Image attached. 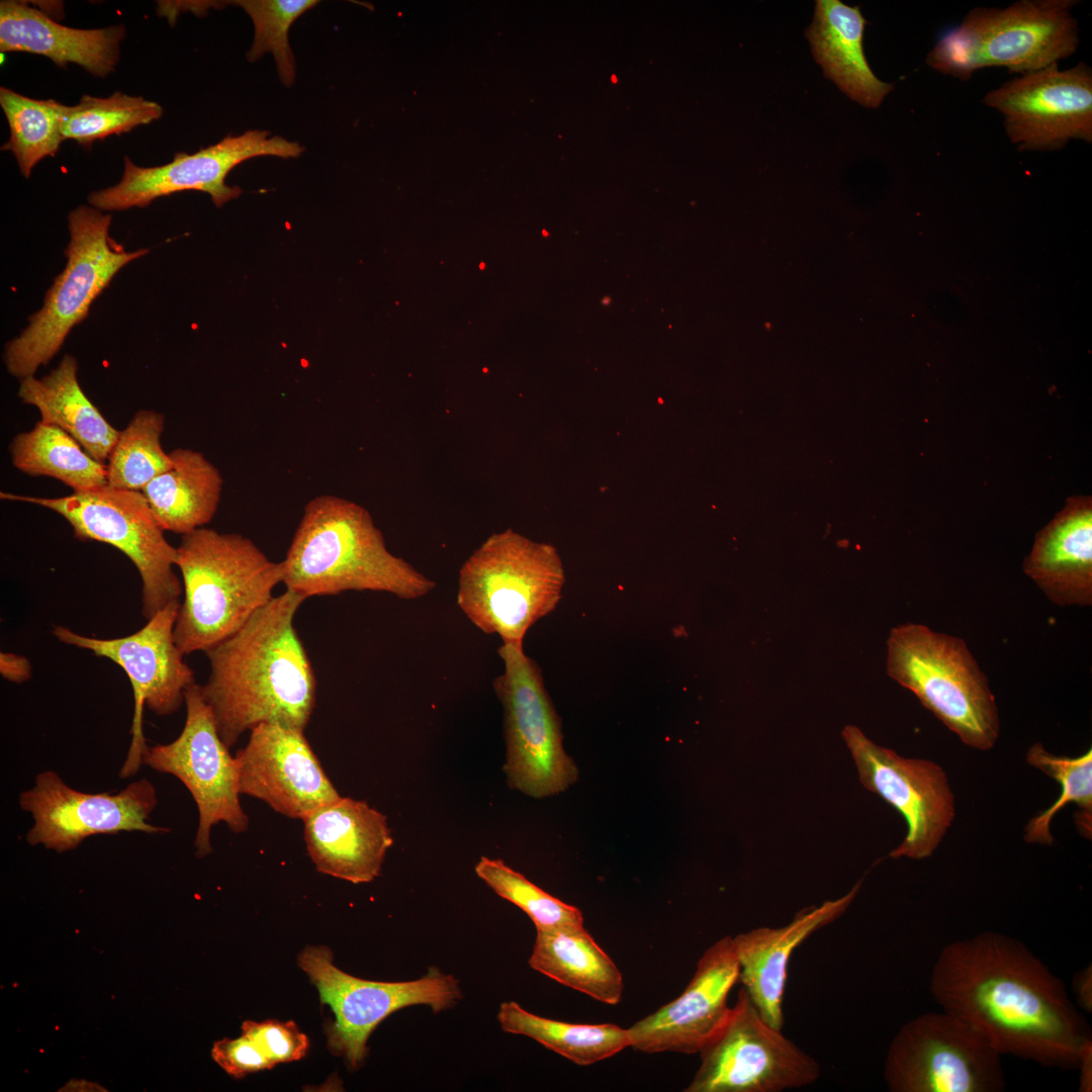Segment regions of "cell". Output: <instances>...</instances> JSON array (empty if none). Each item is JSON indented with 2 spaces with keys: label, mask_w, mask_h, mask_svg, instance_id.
I'll return each instance as SVG.
<instances>
[{
  "label": "cell",
  "mask_w": 1092,
  "mask_h": 1092,
  "mask_svg": "<svg viewBox=\"0 0 1092 1092\" xmlns=\"http://www.w3.org/2000/svg\"><path fill=\"white\" fill-rule=\"evenodd\" d=\"M943 1011L961 1017L1003 1055L1077 1070L1089 1025L1063 981L1024 943L985 931L946 944L930 976Z\"/></svg>",
  "instance_id": "cell-1"
},
{
  "label": "cell",
  "mask_w": 1092,
  "mask_h": 1092,
  "mask_svg": "<svg viewBox=\"0 0 1092 1092\" xmlns=\"http://www.w3.org/2000/svg\"><path fill=\"white\" fill-rule=\"evenodd\" d=\"M305 599L289 589L240 630L205 651L210 663L201 694L218 734L231 748L262 723L305 729L315 706L316 678L294 627Z\"/></svg>",
  "instance_id": "cell-2"
},
{
  "label": "cell",
  "mask_w": 1092,
  "mask_h": 1092,
  "mask_svg": "<svg viewBox=\"0 0 1092 1092\" xmlns=\"http://www.w3.org/2000/svg\"><path fill=\"white\" fill-rule=\"evenodd\" d=\"M281 563L282 583L305 600L349 590L416 600L436 586L433 579L389 551L364 507L332 494L306 503Z\"/></svg>",
  "instance_id": "cell-3"
},
{
  "label": "cell",
  "mask_w": 1092,
  "mask_h": 1092,
  "mask_svg": "<svg viewBox=\"0 0 1092 1092\" xmlns=\"http://www.w3.org/2000/svg\"><path fill=\"white\" fill-rule=\"evenodd\" d=\"M176 566L183 601L174 625L184 655L219 644L273 598L282 563L272 561L250 538L198 528L182 535Z\"/></svg>",
  "instance_id": "cell-4"
},
{
  "label": "cell",
  "mask_w": 1092,
  "mask_h": 1092,
  "mask_svg": "<svg viewBox=\"0 0 1092 1092\" xmlns=\"http://www.w3.org/2000/svg\"><path fill=\"white\" fill-rule=\"evenodd\" d=\"M565 572L557 550L507 529L491 534L459 569L456 603L481 632L524 644L558 606Z\"/></svg>",
  "instance_id": "cell-5"
},
{
  "label": "cell",
  "mask_w": 1092,
  "mask_h": 1092,
  "mask_svg": "<svg viewBox=\"0 0 1092 1092\" xmlns=\"http://www.w3.org/2000/svg\"><path fill=\"white\" fill-rule=\"evenodd\" d=\"M887 674L911 691L966 745L989 750L1000 734L999 711L989 680L966 642L905 623L887 640Z\"/></svg>",
  "instance_id": "cell-6"
},
{
  "label": "cell",
  "mask_w": 1092,
  "mask_h": 1092,
  "mask_svg": "<svg viewBox=\"0 0 1092 1092\" xmlns=\"http://www.w3.org/2000/svg\"><path fill=\"white\" fill-rule=\"evenodd\" d=\"M1075 0H1021L1000 8L976 7L926 56L933 70L969 80L975 71L1003 67L1030 73L1058 64L1078 49Z\"/></svg>",
  "instance_id": "cell-7"
},
{
  "label": "cell",
  "mask_w": 1092,
  "mask_h": 1092,
  "mask_svg": "<svg viewBox=\"0 0 1092 1092\" xmlns=\"http://www.w3.org/2000/svg\"><path fill=\"white\" fill-rule=\"evenodd\" d=\"M111 219V214L91 205H80L69 213L66 266L47 291L41 308L4 348L5 367L19 380L48 365L115 274L150 252H126L109 235Z\"/></svg>",
  "instance_id": "cell-8"
},
{
  "label": "cell",
  "mask_w": 1092,
  "mask_h": 1092,
  "mask_svg": "<svg viewBox=\"0 0 1092 1092\" xmlns=\"http://www.w3.org/2000/svg\"><path fill=\"white\" fill-rule=\"evenodd\" d=\"M1 499L24 502L54 511L72 527L75 538L109 544L121 551L139 571L142 614L149 620L178 602L182 582L175 574L177 547L165 538L142 490L108 484L60 497L0 493Z\"/></svg>",
  "instance_id": "cell-9"
},
{
  "label": "cell",
  "mask_w": 1092,
  "mask_h": 1092,
  "mask_svg": "<svg viewBox=\"0 0 1092 1092\" xmlns=\"http://www.w3.org/2000/svg\"><path fill=\"white\" fill-rule=\"evenodd\" d=\"M497 652L504 671L492 685L504 711L508 786L537 799L558 795L576 782L578 769L563 748L542 670L524 644L502 642Z\"/></svg>",
  "instance_id": "cell-10"
},
{
  "label": "cell",
  "mask_w": 1092,
  "mask_h": 1092,
  "mask_svg": "<svg viewBox=\"0 0 1092 1092\" xmlns=\"http://www.w3.org/2000/svg\"><path fill=\"white\" fill-rule=\"evenodd\" d=\"M297 965L317 989L321 1002L335 1015L325 1029L327 1048L332 1055L342 1057L350 1071L364 1065L370 1034L391 1013L413 1005H427L438 1013L453 1008L463 998L458 979L436 967L413 981L364 980L337 968L326 945L304 947Z\"/></svg>",
  "instance_id": "cell-11"
},
{
  "label": "cell",
  "mask_w": 1092,
  "mask_h": 1092,
  "mask_svg": "<svg viewBox=\"0 0 1092 1092\" xmlns=\"http://www.w3.org/2000/svg\"><path fill=\"white\" fill-rule=\"evenodd\" d=\"M1002 1055L970 1023L946 1011L905 1023L889 1045L884 1079L892 1092H1000Z\"/></svg>",
  "instance_id": "cell-12"
},
{
  "label": "cell",
  "mask_w": 1092,
  "mask_h": 1092,
  "mask_svg": "<svg viewBox=\"0 0 1092 1092\" xmlns=\"http://www.w3.org/2000/svg\"><path fill=\"white\" fill-rule=\"evenodd\" d=\"M761 1016L741 987L729 1016L699 1052L686 1092H781L814 1083L818 1062Z\"/></svg>",
  "instance_id": "cell-13"
},
{
  "label": "cell",
  "mask_w": 1092,
  "mask_h": 1092,
  "mask_svg": "<svg viewBox=\"0 0 1092 1092\" xmlns=\"http://www.w3.org/2000/svg\"><path fill=\"white\" fill-rule=\"evenodd\" d=\"M180 603L173 602L156 613L136 632L119 638L100 639L55 626L53 635L61 642L87 649L119 665L129 678L134 698L131 743L119 770L120 779L135 775L148 747L143 733V710L166 716L185 703V692L195 682L193 670L174 639V625Z\"/></svg>",
  "instance_id": "cell-14"
},
{
  "label": "cell",
  "mask_w": 1092,
  "mask_h": 1092,
  "mask_svg": "<svg viewBox=\"0 0 1092 1092\" xmlns=\"http://www.w3.org/2000/svg\"><path fill=\"white\" fill-rule=\"evenodd\" d=\"M186 721L179 736L167 744L148 746L143 764L181 781L194 799L198 827L194 845L197 857L212 850L210 830L224 822L235 833L248 829L249 818L240 803L235 756L221 740L200 686L185 692Z\"/></svg>",
  "instance_id": "cell-15"
},
{
  "label": "cell",
  "mask_w": 1092,
  "mask_h": 1092,
  "mask_svg": "<svg viewBox=\"0 0 1092 1092\" xmlns=\"http://www.w3.org/2000/svg\"><path fill=\"white\" fill-rule=\"evenodd\" d=\"M842 738L860 784L906 822V835L890 857H929L956 816L954 796L943 768L931 760L903 757L875 743L854 725L842 729Z\"/></svg>",
  "instance_id": "cell-16"
},
{
  "label": "cell",
  "mask_w": 1092,
  "mask_h": 1092,
  "mask_svg": "<svg viewBox=\"0 0 1092 1092\" xmlns=\"http://www.w3.org/2000/svg\"><path fill=\"white\" fill-rule=\"evenodd\" d=\"M269 135L265 130L229 134L194 154L177 153L170 163L156 167L138 166L125 156L120 181L91 192L88 202L100 210H125L146 207L172 193L195 190L209 194L214 205L220 207L242 193L239 187L225 184L228 174L237 165L259 156L297 158L304 150L297 142Z\"/></svg>",
  "instance_id": "cell-17"
},
{
  "label": "cell",
  "mask_w": 1092,
  "mask_h": 1092,
  "mask_svg": "<svg viewBox=\"0 0 1092 1092\" xmlns=\"http://www.w3.org/2000/svg\"><path fill=\"white\" fill-rule=\"evenodd\" d=\"M157 804V791L146 778L115 794H90L74 790L54 770L39 772L33 787L19 795L20 808L33 819L27 843L57 852L75 849L98 834L168 832L148 822Z\"/></svg>",
  "instance_id": "cell-18"
},
{
  "label": "cell",
  "mask_w": 1092,
  "mask_h": 1092,
  "mask_svg": "<svg viewBox=\"0 0 1092 1092\" xmlns=\"http://www.w3.org/2000/svg\"><path fill=\"white\" fill-rule=\"evenodd\" d=\"M983 102L1002 113L1006 135L1019 151L1092 142V71L1085 63L1022 74L989 91Z\"/></svg>",
  "instance_id": "cell-19"
},
{
  "label": "cell",
  "mask_w": 1092,
  "mask_h": 1092,
  "mask_svg": "<svg viewBox=\"0 0 1092 1092\" xmlns=\"http://www.w3.org/2000/svg\"><path fill=\"white\" fill-rule=\"evenodd\" d=\"M235 758L240 794L262 800L291 819L302 820L341 797L303 730L278 723L259 724Z\"/></svg>",
  "instance_id": "cell-20"
},
{
  "label": "cell",
  "mask_w": 1092,
  "mask_h": 1092,
  "mask_svg": "<svg viewBox=\"0 0 1092 1092\" xmlns=\"http://www.w3.org/2000/svg\"><path fill=\"white\" fill-rule=\"evenodd\" d=\"M739 972L733 937L725 935L703 952L678 997L627 1028L630 1046L647 1054H699L729 1016L727 998Z\"/></svg>",
  "instance_id": "cell-21"
},
{
  "label": "cell",
  "mask_w": 1092,
  "mask_h": 1092,
  "mask_svg": "<svg viewBox=\"0 0 1092 1092\" xmlns=\"http://www.w3.org/2000/svg\"><path fill=\"white\" fill-rule=\"evenodd\" d=\"M862 880L846 894L801 910L780 927L761 926L733 937L739 980L751 1001L770 1025H784L783 1000L789 962L795 949L819 929L839 918L859 893Z\"/></svg>",
  "instance_id": "cell-22"
},
{
  "label": "cell",
  "mask_w": 1092,
  "mask_h": 1092,
  "mask_svg": "<svg viewBox=\"0 0 1092 1092\" xmlns=\"http://www.w3.org/2000/svg\"><path fill=\"white\" fill-rule=\"evenodd\" d=\"M302 821L307 852L320 873L353 884L380 875L393 839L386 817L365 801L340 797Z\"/></svg>",
  "instance_id": "cell-23"
},
{
  "label": "cell",
  "mask_w": 1092,
  "mask_h": 1092,
  "mask_svg": "<svg viewBox=\"0 0 1092 1092\" xmlns=\"http://www.w3.org/2000/svg\"><path fill=\"white\" fill-rule=\"evenodd\" d=\"M1024 573L1060 607L1092 605V502L1075 495L1037 532Z\"/></svg>",
  "instance_id": "cell-24"
},
{
  "label": "cell",
  "mask_w": 1092,
  "mask_h": 1092,
  "mask_svg": "<svg viewBox=\"0 0 1092 1092\" xmlns=\"http://www.w3.org/2000/svg\"><path fill=\"white\" fill-rule=\"evenodd\" d=\"M125 33L121 24L74 28L56 22L23 1L0 3L1 53L44 56L62 69L76 64L95 77L104 78L115 70Z\"/></svg>",
  "instance_id": "cell-25"
},
{
  "label": "cell",
  "mask_w": 1092,
  "mask_h": 1092,
  "mask_svg": "<svg viewBox=\"0 0 1092 1092\" xmlns=\"http://www.w3.org/2000/svg\"><path fill=\"white\" fill-rule=\"evenodd\" d=\"M866 24L859 6L817 0L805 35L824 77L853 101L878 108L894 86L880 80L868 63L862 43Z\"/></svg>",
  "instance_id": "cell-26"
},
{
  "label": "cell",
  "mask_w": 1092,
  "mask_h": 1092,
  "mask_svg": "<svg viewBox=\"0 0 1092 1092\" xmlns=\"http://www.w3.org/2000/svg\"><path fill=\"white\" fill-rule=\"evenodd\" d=\"M18 397L38 410L40 421L71 435L95 460L104 464L108 459L119 431L82 390L74 356L65 355L48 375L21 379Z\"/></svg>",
  "instance_id": "cell-27"
},
{
  "label": "cell",
  "mask_w": 1092,
  "mask_h": 1092,
  "mask_svg": "<svg viewBox=\"0 0 1092 1092\" xmlns=\"http://www.w3.org/2000/svg\"><path fill=\"white\" fill-rule=\"evenodd\" d=\"M169 455L171 467L151 480L142 492L160 527L184 535L213 519L223 479L201 452L177 448Z\"/></svg>",
  "instance_id": "cell-28"
},
{
  "label": "cell",
  "mask_w": 1092,
  "mask_h": 1092,
  "mask_svg": "<svg viewBox=\"0 0 1092 1092\" xmlns=\"http://www.w3.org/2000/svg\"><path fill=\"white\" fill-rule=\"evenodd\" d=\"M528 963L540 974L595 1000L609 1005L621 1001L622 973L585 928L537 930Z\"/></svg>",
  "instance_id": "cell-29"
},
{
  "label": "cell",
  "mask_w": 1092,
  "mask_h": 1092,
  "mask_svg": "<svg viewBox=\"0 0 1092 1092\" xmlns=\"http://www.w3.org/2000/svg\"><path fill=\"white\" fill-rule=\"evenodd\" d=\"M9 453L19 471L29 476L55 478L73 492L107 485L106 466L91 457L67 432L42 421L14 436Z\"/></svg>",
  "instance_id": "cell-30"
},
{
  "label": "cell",
  "mask_w": 1092,
  "mask_h": 1092,
  "mask_svg": "<svg viewBox=\"0 0 1092 1092\" xmlns=\"http://www.w3.org/2000/svg\"><path fill=\"white\" fill-rule=\"evenodd\" d=\"M497 1020L505 1032L530 1037L578 1066L596 1064L630 1046L627 1028L554 1020L531 1013L515 1001L500 1004Z\"/></svg>",
  "instance_id": "cell-31"
},
{
  "label": "cell",
  "mask_w": 1092,
  "mask_h": 1092,
  "mask_svg": "<svg viewBox=\"0 0 1092 1092\" xmlns=\"http://www.w3.org/2000/svg\"><path fill=\"white\" fill-rule=\"evenodd\" d=\"M1026 761L1058 782L1061 793L1051 807L1028 821L1024 840L1028 843L1053 844L1051 823L1064 807L1072 803L1079 809L1075 817L1079 832L1091 838L1092 749L1076 757L1061 756L1049 752L1040 742H1036L1028 748Z\"/></svg>",
  "instance_id": "cell-32"
},
{
  "label": "cell",
  "mask_w": 1092,
  "mask_h": 1092,
  "mask_svg": "<svg viewBox=\"0 0 1092 1092\" xmlns=\"http://www.w3.org/2000/svg\"><path fill=\"white\" fill-rule=\"evenodd\" d=\"M0 104L10 136L1 148L10 151L20 173L29 178L36 164L54 157L65 141L62 121L64 104L54 99H33L9 88H0Z\"/></svg>",
  "instance_id": "cell-33"
},
{
  "label": "cell",
  "mask_w": 1092,
  "mask_h": 1092,
  "mask_svg": "<svg viewBox=\"0 0 1092 1092\" xmlns=\"http://www.w3.org/2000/svg\"><path fill=\"white\" fill-rule=\"evenodd\" d=\"M165 417L152 410L138 411L119 431L108 457L107 484L114 488L142 490L167 471L172 460L161 445Z\"/></svg>",
  "instance_id": "cell-34"
},
{
  "label": "cell",
  "mask_w": 1092,
  "mask_h": 1092,
  "mask_svg": "<svg viewBox=\"0 0 1092 1092\" xmlns=\"http://www.w3.org/2000/svg\"><path fill=\"white\" fill-rule=\"evenodd\" d=\"M162 114L159 103L141 96L118 91L106 98L86 94L78 104L64 106L62 130L65 140H74L90 149L98 140L149 124Z\"/></svg>",
  "instance_id": "cell-35"
},
{
  "label": "cell",
  "mask_w": 1092,
  "mask_h": 1092,
  "mask_svg": "<svg viewBox=\"0 0 1092 1092\" xmlns=\"http://www.w3.org/2000/svg\"><path fill=\"white\" fill-rule=\"evenodd\" d=\"M474 870L496 895L523 910L534 923L536 931L584 928L583 916L577 907L551 896L504 860L481 856Z\"/></svg>",
  "instance_id": "cell-36"
},
{
  "label": "cell",
  "mask_w": 1092,
  "mask_h": 1092,
  "mask_svg": "<svg viewBox=\"0 0 1092 1092\" xmlns=\"http://www.w3.org/2000/svg\"><path fill=\"white\" fill-rule=\"evenodd\" d=\"M250 15L255 27L254 42L247 55L250 62L264 54H273L279 77L291 86L295 79V63L288 42V31L301 14L315 6L316 0H240L233 1Z\"/></svg>",
  "instance_id": "cell-37"
},
{
  "label": "cell",
  "mask_w": 1092,
  "mask_h": 1092,
  "mask_svg": "<svg viewBox=\"0 0 1092 1092\" xmlns=\"http://www.w3.org/2000/svg\"><path fill=\"white\" fill-rule=\"evenodd\" d=\"M242 1034L251 1038L274 1066L299 1061L309 1049L307 1035L293 1021L246 1020Z\"/></svg>",
  "instance_id": "cell-38"
},
{
  "label": "cell",
  "mask_w": 1092,
  "mask_h": 1092,
  "mask_svg": "<svg viewBox=\"0 0 1092 1092\" xmlns=\"http://www.w3.org/2000/svg\"><path fill=\"white\" fill-rule=\"evenodd\" d=\"M211 1057L222 1070L237 1079L274 1067L262 1050L244 1034L215 1041Z\"/></svg>",
  "instance_id": "cell-39"
},
{
  "label": "cell",
  "mask_w": 1092,
  "mask_h": 1092,
  "mask_svg": "<svg viewBox=\"0 0 1092 1092\" xmlns=\"http://www.w3.org/2000/svg\"><path fill=\"white\" fill-rule=\"evenodd\" d=\"M1 675L15 684H22L31 677V664L29 660L12 652L0 653Z\"/></svg>",
  "instance_id": "cell-40"
},
{
  "label": "cell",
  "mask_w": 1092,
  "mask_h": 1092,
  "mask_svg": "<svg viewBox=\"0 0 1092 1092\" xmlns=\"http://www.w3.org/2000/svg\"><path fill=\"white\" fill-rule=\"evenodd\" d=\"M1072 988L1075 995L1077 1008L1091 1014L1092 1012V968L1091 965L1075 973L1072 979Z\"/></svg>",
  "instance_id": "cell-41"
},
{
  "label": "cell",
  "mask_w": 1092,
  "mask_h": 1092,
  "mask_svg": "<svg viewBox=\"0 0 1092 1092\" xmlns=\"http://www.w3.org/2000/svg\"><path fill=\"white\" fill-rule=\"evenodd\" d=\"M1077 1069L1079 1070V1091L1090 1092L1092 1090V1039L1088 1038L1082 1045Z\"/></svg>",
  "instance_id": "cell-42"
}]
</instances>
